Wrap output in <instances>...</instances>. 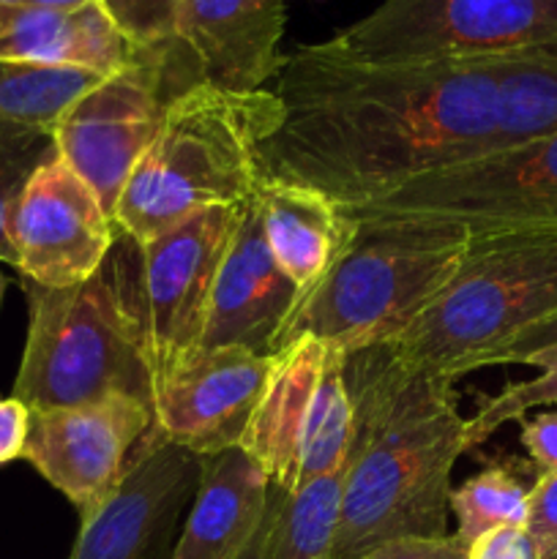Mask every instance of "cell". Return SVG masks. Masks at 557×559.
<instances>
[{"instance_id": "cell-27", "label": "cell", "mask_w": 557, "mask_h": 559, "mask_svg": "<svg viewBox=\"0 0 557 559\" xmlns=\"http://www.w3.org/2000/svg\"><path fill=\"white\" fill-rule=\"evenodd\" d=\"M183 0H102L126 41L137 49L175 41V25Z\"/></svg>"}, {"instance_id": "cell-26", "label": "cell", "mask_w": 557, "mask_h": 559, "mask_svg": "<svg viewBox=\"0 0 557 559\" xmlns=\"http://www.w3.org/2000/svg\"><path fill=\"white\" fill-rule=\"evenodd\" d=\"M557 407V360L541 369L538 377L524 382L506 385L495 396L484 399L478 413L467 418V451L489 440L497 429H502L511 420H522L530 409Z\"/></svg>"}, {"instance_id": "cell-20", "label": "cell", "mask_w": 557, "mask_h": 559, "mask_svg": "<svg viewBox=\"0 0 557 559\" xmlns=\"http://www.w3.org/2000/svg\"><path fill=\"white\" fill-rule=\"evenodd\" d=\"M322 358L325 344L311 336L295 338L273 355L265 391L238 445L282 491L298 486L300 437L320 380Z\"/></svg>"}, {"instance_id": "cell-36", "label": "cell", "mask_w": 557, "mask_h": 559, "mask_svg": "<svg viewBox=\"0 0 557 559\" xmlns=\"http://www.w3.org/2000/svg\"><path fill=\"white\" fill-rule=\"evenodd\" d=\"M3 5H22V3H31V0H0Z\"/></svg>"}, {"instance_id": "cell-18", "label": "cell", "mask_w": 557, "mask_h": 559, "mask_svg": "<svg viewBox=\"0 0 557 559\" xmlns=\"http://www.w3.org/2000/svg\"><path fill=\"white\" fill-rule=\"evenodd\" d=\"M251 205L260 216L273 260L300 295L320 282L353 238L355 222L342 205L295 180L262 173L251 191Z\"/></svg>"}, {"instance_id": "cell-30", "label": "cell", "mask_w": 557, "mask_h": 559, "mask_svg": "<svg viewBox=\"0 0 557 559\" xmlns=\"http://www.w3.org/2000/svg\"><path fill=\"white\" fill-rule=\"evenodd\" d=\"M358 559H467V546L451 533L446 538L391 540Z\"/></svg>"}, {"instance_id": "cell-16", "label": "cell", "mask_w": 557, "mask_h": 559, "mask_svg": "<svg viewBox=\"0 0 557 559\" xmlns=\"http://www.w3.org/2000/svg\"><path fill=\"white\" fill-rule=\"evenodd\" d=\"M287 22V0H183L175 36L200 76L227 91H262L273 82Z\"/></svg>"}, {"instance_id": "cell-13", "label": "cell", "mask_w": 557, "mask_h": 559, "mask_svg": "<svg viewBox=\"0 0 557 559\" xmlns=\"http://www.w3.org/2000/svg\"><path fill=\"white\" fill-rule=\"evenodd\" d=\"M151 426L153 407L129 396L31 413L22 459L87 519L120 484Z\"/></svg>"}, {"instance_id": "cell-29", "label": "cell", "mask_w": 557, "mask_h": 559, "mask_svg": "<svg viewBox=\"0 0 557 559\" xmlns=\"http://www.w3.org/2000/svg\"><path fill=\"white\" fill-rule=\"evenodd\" d=\"M524 530L538 549V559H557V475L535 478Z\"/></svg>"}, {"instance_id": "cell-10", "label": "cell", "mask_w": 557, "mask_h": 559, "mask_svg": "<svg viewBox=\"0 0 557 559\" xmlns=\"http://www.w3.org/2000/svg\"><path fill=\"white\" fill-rule=\"evenodd\" d=\"M202 473V456L151 426L112 495L87 519L69 559H169Z\"/></svg>"}, {"instance_id": "cell-33", "label": "cell", "mask_w": 557, "mask_h": 559, "mask_svg": "<svg viewBox=\"0 0 557 559\" xmlns=\"http://www.w3.org/2000/svg\"><path fill=\"white\" fill-rule=\"evenodd\" d=\"M31 429V409L20 399H0V464L22 459Z\"/></svg>"}, {"instance_id": "cell-25", "label": "cell", "mask_w": 557, "mask_h": 559, "mask_svg": "<svg viewBox=\"0 0 557 559\" xmlns=\"http://www.w3.org/2000/svg\"><path fill=\"white\" fill-rule=\"evenodd\" d=\"M55 153L47 129H0V262L14 265L11 216L27 180Z\"/></svg>"}, {"instance_id": "cell-24", "label": "cell", "mask_w": 557, "mask_h": 559, "mask_svg": "<svg viewBox=\"0 0 557 559\" xmlns=\"http://www.w3.org/2000/svg\"><path fill=\"white\" fill-rule=\"evenodd\" d=\"M530 489L508 464H489L451 491L457 538L464 546L500 527H524L530 513Z\"/></svg>"}, {"instance_id": "cell-15", "label": "cell", "mask_w": 557, "mask_h": 559, "mask_svg": "<svg viewBox=\"0 0 557 559\" xmlns=\"http://www.w3.org/2000/svg\"><path fill=\"white\" fill-rule=\"evenodd\" d=\"M298 300L300 289L273 260L254 205L244 202L197 349L244 347L257 355H276Z\"/></svg>"}, {"instance_id": "cell-11", "label": "cell", "mask_w": 557, "mask_h": 559, "mask_svg": "<svg viewBox=\"0 0 557 559\" xmlns=\"http://www.w3.org/2000/svg\"><path fill=\"white\" fill-rule=\"evenodd\" d=\"M240 205H211L140 246L147 342L156 377L197 353Z\"/></svg>"}, {"instance_id": "cell-22", "label": "cell", "mask_w": 557, "mask_h": 559, "mask_svg": "<svg viewBox=\"0 0 557 559\" xmlns=\"http://www.w3.org/2000/svg\"><path fill=\"white\" fill-rule=\"evenodd\" d=\"M500 96V147L557 131V41L491 58Z\"/></svg>"}, {"instance_id": "cell-17", "label": "cell", "mask_w": 557, "mask_h": 559, "mask_svg": "<svg viewBox=\"0 0 557 559\" xmlns=\"http://www.w3.org/2000/svg\"><path fill=\"white\" fill-rule=\"evenodd\" d=\"M271 491V478L240 448L205 456L169 559H240L260 538Z\"/></svg>"}, {"instance_id": "cell-28", "label": "cell", "mask_w": 557, "mask_h": 559, "mask_svg": "<svg viewBox=\"0 0 557 559\" xmlns=\"http://www.w3.org/2000/svg\"><path fill=\"white\" fill-rule=\"evenodd\" d=\"M557 360V311L546 314L544 320L533 322L530 328H524L522 333H517L513 338H508L500 349L489 355L484 360L481 369H491V366H535V369H546L549 364Z\"/></svg>"}, {"instance_id": "cell-37", "label": "cell", "mask_w": 557, "mask_h": 559, "mask_svg": "<svg viewBox=\"0 0 557 559\" xmlns=\"http://www.w3.org/2000/svg\"><path fill=\"white\" fill-rule=\"evenodd\" d=\"M3 293H5V278L3 273H0V300H3Z\"/></svg>"}, {"instance_id": "cell-4", "label": "cell", "mask_w": 557, "mask_h": 559, "mask_svg": "<svg viewBox=\"0 0 557 559\" xmlns=\"http://www.w3.org/2000/svg\"><path fill=\"white\" fill-rule=\"evenodd\" d=\"M278 118L271 87L244 93L202 80L180 91L120 194L115 227L142 246L202 207L249 202L260 145Z\"/></svg>"}, {"instance_id": "cell-6", "label": "cell", "mask_w": 557, "mask_h": 559, "mask_svg": "<svg viewBox=\"0 0 557 559\" xmlns=\"http://www.w3.org/2000/svg\"><path fill=\"white\" fill-rule=\"evenodd\" d=\"M552 311H557V227L473 233L451 284L382 347L399 369L457 382Z\"/></svg>"}, {"instance_id": "cell-19", "label": "cell", "mask_w": 557, "mask_h": 559, "mask_svg": "<svg viewBox=\"0 0 557 559\" xmlns=\"http://www.w3.org/2000/svg\"><path fill=\"white\" fill-rule=\"evenodd\" d=\"M137 47L115 27L102 0L80 9L0 3V60L74 66L109 76L134 60Z\"/></svg>"}, {"instance_id": "cell-21", "label": "cell", "mask_w": 557, "mask_h": 559, "mask_svg": "<svg viewBox=\"0 0 557 559\" xmlns=\"http://www.w3.org/2000/svg\"><path fill=\"white\" fill-rule=\"evenodd\" d=\"M347 464L298 489L273 486L260 533V559H331Z\"/></svg>"}, {"instance_id": "cell-1", "label": "cell", "mask_w": 557, "mask_h": 559, "mask_svg": "<svg viewBox=\"0 0 557 559\" xmlns=\"http://www.w3.org/2000/svg\"><path fill=\"white\" fill-rule=\"evenodd\" d=\"M271 91L282 118L260 145L262 173L342 207L500 151L491 58L364 63L304 44L282 55Z\"/></svg>"}, {"instance_id": "cell-34", "label": "cell", "mask_w": 557, "mask_h": 559, "mask_svg": "<svg viewBox=\"0 0 557 559\" xmlns=\"http://www.w3.org/2000/svg\"><path fill=\"white\" fill-rule=\"evenodd\" d=\"M33 5H47V9H80V5L93 3V0H31Z\"/></svg>"}, {"instance_id": "cell-14", "label": "cell", "mask_w": 557, "mask_h": 559, "mask_svg": "<svg viewBox=\"0 0 557 559\" xmlns=\"http://www.w3.org/2000/svg\"><path fill=\"white\" fill-rule=\"evenodd\" d=\"M271 364L273 355L244 347L197 349L156 377L153 424L169 442L202 459L238 448Z\"/></svg>"}, {"instance_id": "cell-8", "label": "cell", "mask_w": 557, "mask_h": 559, "mask_svg": "<svg viewBox=\"0 0 557 559\" xmlns=\"http://www.w3.org/2000/svg\"><path fill=\"white\" fill-rule=\"evenodd\" d=\"M555 41L557 0H382L325 44L364 63H440Z\"/></svg>"}, {"instance_id": "cell-32", "label": "cell", "mask_w": 557, "mask_h": 559, "mask_svg": "<svg viewBox=\"0 0 557 559\" xmlns=\"http://www.w3.org/2000/svg\"><path fill=\"white\" fill-rule=\"evenodd\" d=\"M467 559H538V549L524 527H500L470 544Z\"/></svg>"}, {"instance_id": "cell-12", "label": "cell", "mask_w": 557, "mask_h": 559, "mask_svg": "<svg viewBox=\"0 0 557 559\" xmlns=\"http://www.w3.org/2000/svg\"><path fill=\"white\" fill-rule=\"evenodd\" d=\"M118 238L96 191L55 151L11 216L14 267L38 287H74L102 267Z\"/></svg>"}, {"instance_id": "cell-5", "label": "cell", "mask_w": 557, "mask_h": 559, "mask_svg": "<svg viewBox=\"0 0 557 559\" xmlns=\"http://www.w3.org/2000/svg\"><path fill=\"white\" fill-rule=\"evenodd\" d=\"M353 222V238L336 262L300 295L282 347L311 336L349 355L393 342L451 284L473 235L440 218Z\"/></svg>"}, {"instance_id": "cell-3", "label": "cell", "mask_w": 557, "mask_h": 559, "mask_svg": "<svg viewBox=\"0 0 557 559\" xmlns=\"http://www.w3.org/2000/svg\"><path fill=\"white\" fill-rule=\"evenodd\" d=\"M27 338L14 399L31 413L129 396L153 407L156 366L142 298V251L120 233L96 273L74 287L22 284Z\"/></svg>"}, {"instance_id": "cell-23", "label": "cell", "mask_w": 557, "mask_h": 559, "mask_svg": "<svg viewBox=\"0 0 557 559\" xmlns=\"http://www.w3.org/2000/svg\"><path fill=\"white\" fill-rule=\"evenodd\" d=\"M344 364H347V353L325 344L320 380H317L315 399H311L309 415H306L304 437H300L298 486L317 478V475L344 467L349 459L355 437V409L353 399H349Z\"/></svg>"}, {"instance_id": "cell-35", "label": "cell", "mask_w": 557, "mask_h": 559, "mask_svg": "<svg viewBox=\"0 0 557 559\" xmlns=\"http://www.w3.org/2000/svg\"><path fill=\"white\" fill-rule=\"evenodd\" d=\"M240 559H260V538L254 540V546H251V549L246 551V555L240 557Z\"/></svg>"}, {"instance_id": "cell-2", "label": "cell", "mask_w": 557, "mask_h": 559, "mask_svg": "<svg viewBox=\"0 0 557 559\" xmlns=\"http://www.w3.org/2000/svg\"><path fill=\"white\" fill-rule=\"evenodd\" d=\"M344 374L355 437L331 559L451 535V475L467 453V418L453 380L399 369L382 344L349 353Z\"/></svg>"}, {"instance_id": "cell-31", "label": "cell", "mask_w": 557, "mask_h": 559, "mask_svg": "<svg viewBox=\"0 0 557 559\" xmlns=\"http://www.w3.org/2000/svg\"><path fill=\"white\" fill-rule=\"evenodd\" d=\"M522 445L533 462L535 478L557 475V413H541L522 424Z\"/></svg>"}, {"instance_id": "cell-9", "label": "cell", "mask_w": 557, "mask_h": 559, "mask_svg": "<svg viewBox=\"0 0 557 559\" xmlns=\"http://www.w3.org/2000/svg\"><path fill=\"white\" fill-rule=\"evenodd\" d=\"M342 211L349 218H440L470 233L557 227V131L424 175Z\"/></svg>"}, {"instance_id": "cell-7", "label": "cell", "mask_w": 557, "mask_h": 559, "mask_svg": "<svg viewBox=\"0 0 557 559\" xmlns=\"http://www.w3.org/2000/svg\"><path fill=\"white\" fill-rule=\"evenodd\" d=\"M194 82H202L200 69L178 38L137 49L129 66L82 93L52 129L55 151L96 191L112 218L169 102Z\"/></svg>"}]
</instances>
